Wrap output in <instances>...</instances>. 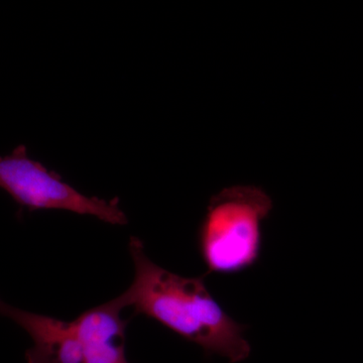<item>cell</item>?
I'll return each mask as SVG.
<instances>
[{"label":"cell","mask_w":363,"mask_h":363,"mask_svg":"<svg viewBox=\"0 0 363 363\" xmlns=\"http://www.w3.org/2000/svg\"><path fill=\"white\" fill-rule=\"evenodd\" d=\"M128 250L135 264L130 288L116 298L123 309L156 320L177 335L200 346L207 355L229 362H245L252 346L238 323L215 300L203 278L179 276L157 266L145 253L142 241L131 238Z\"/></svg>","instance_id":"1"},{"label":"cell","mask_w":363,"mask_h":363,"mask_svg":"<svg viewBox=\"0 0 363 363\" xmlns=\"http://www.w3.org/2000/svg\"><path fill=\"white\" fill-rule=\"evenodd\" d=\"M0 188L6 191L21 206L32 211L67 210L90 215L107 223H128L118 199L106 201L82 194L62 181L58 174L30 159L25 145H18L9 156L0 157Z\"/></svg>","instance_id":"3"},{"label":"cell","mask_w":363,"mask_h":363,"mask_svg":"<svg viewBox=\"0 0 363 363\" xmlns=\"http://www.w3.org/2000/svg\"><path fill=\"white\" fill-rule=\"evenodd\" d=\"M0 315L11 318L33 339L28 363H85L84 350L75 322L23 311L0 298Z\"/></svg>","instance_id":"4"},{"label":"cell","mask_w":363,"mask_h":363,"mask_svg":"<svg viewBox=\"0 0 363 363\" xmlns=\"http://www.w3.org/2000/svg\"><path fill=\"white\" fill-rule=\"evenodd\" d=\"M123 310L113 298L74 320L84 350L85 363H130L125 357L128 321L121 318Z\"/></svg>","instance_id":"5"},{"label":"cell","mask_w":363,"mask_h":363,"mask_svg":"<svg viewBox=\"0 0 363 363\" xmlns=\"http://www.w3.org/2000/svg\"><path fill=\"white\" fill-rule=\"evenodd\" d=\"M272 208L271 196L257 186H231L212 196L198 230L207 274H240L259 262L262 225Z\"/></svg>","instance_id":"2"}]
</instances>
